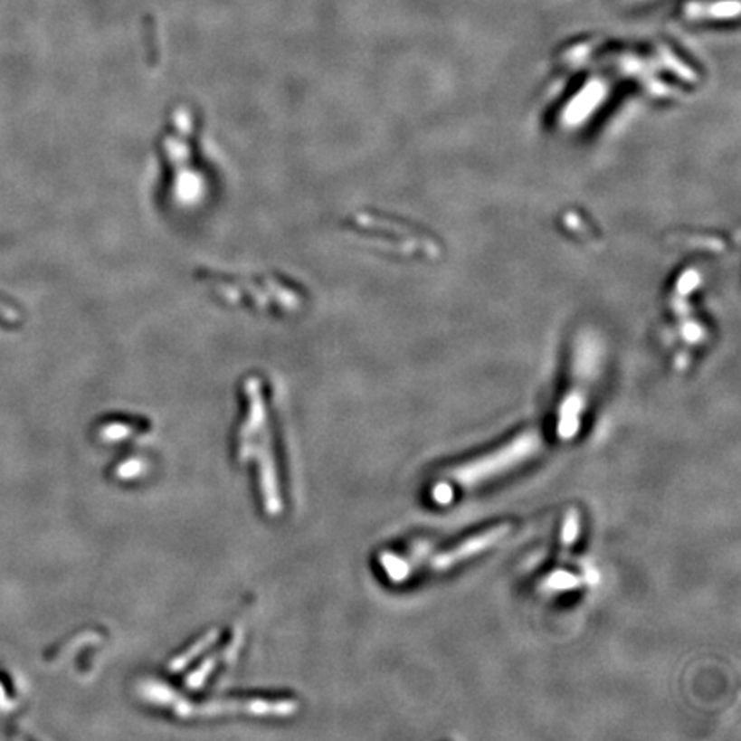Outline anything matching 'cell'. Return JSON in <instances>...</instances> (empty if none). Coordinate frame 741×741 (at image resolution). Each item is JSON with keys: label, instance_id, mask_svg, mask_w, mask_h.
Listing matches in <instances>:
<instances>
[{"label": "cell", "instance_id": "6da1fadb", "mask_svg": "<svg viewBox=\"0 0 741 741\" xmlns=\"http://www.w3.org/2000/svg\"><path fill=\"white\" fill-rule=\"evenodd\" d=\"M511 530H513L511 524H499L478 532L455 546L443 547L442 551L436 553L432 551V546L429 543L415 544L411 547V551L402 555L386 551L379 555V565L386 572L388 578L395 584L405 582L423 568L432 572H446L463 561L472 560L479 555L486 553L496 544L501 543L505 537H508Z\"/></svg>", "mask_w": 741, "mask_h": 741}, {"label": "cell", "instance_id": "7a4b0ae2", "mask_svg": "<svg viewBox=\"0 0 741 741\" xmlns=\"http://www.w3.org/2000/svg\"><path fill=\"white\" fill-rule=\"evenodd\" d=\"M543 448V432L541 429H527L515 436L511 442L496 448L491 453L479 457L474 461L461 463L451 472H448L446 480L453 488L472 489L494 478H499L518 465L534 459Z\"/></svg>", "mask_w": 741, "mask_h": 741}, {"label": "cell", "instance_id": "3957f363", "mask_svg": "<svg viewBox=\"0 0 741 741\" xmlns=\"http://www.w3.org/2000/svg\"><path fill=\"white\" fill-rule=\"evenodd\" d=\"M597 373V356L591 347L578 352L574 364V376L568 392L561 400L556 419V436L561 442H572L582 428V417L587 407V396Z\"/></svg>", "mask_w": 741, "mask_h": 741}, {"label": "cell", "instance_id": "277c9868", "mask_svg": "<svg viewBox=\"0 0 741 741\" xmlns=\"http://www.w3.org/2000/svg\"><path fill=\"white\" fill-rule=\"evenodd\" d=\"M580 526H582V522H580V511L576 510V508H570V510L565 513L563 526H561V558H565V556L570 553V549L574 547V544L576 543L578 534H580Z\"/></svg>", "mask_w": 741, "mask_h": 741}, {"label": "cell", "instance_id": "5b68a950", "mask_svg": "<svg viewBox=\"0 0 741 741\" xmlns=\"http://www.w3.org/2000/svg\"><path fill=\"white\" fill-rule=\"evenodd\" d=\"M578 585H580L578 576L570 574V572L556 570L551 575L544 578L543 591H546V593H566V591H574Z\"/></svg>", "mask_w": 741, "mask_h": 741}, {"label": "cell", "instance_id": "8992f818", "mask_svg": "<svg viewBox=\"0 0 741 741\" xmlns=\"http://www.w3.org/2000/svg\"><path fill=\"white\" fill-rule=\"evenodd\" d=\"M431 498H432V501L436 503V505H450L453 499H455V488L443 479V480H438L432 488H431Z\"/></svg>", "mask_w": 741, "mask_h": 741}, {"label": "cell", "instance_id": "52a82bcc", "mask_svg": "<svg viewBox=\"0 0 741 741\" xmlns=\"http://www.w3.org/2000/svg\"><path fill=\"white\" fill-rule=\"evenodd\" d=\"M145 34H147V45H148L149 55H151L153 61H155L157 55H158V50H157V43H155V21H153V17L151 16L145 17Z\"/></svg>", "mask_w": 741, "mask_h": 741}]
</instances>
